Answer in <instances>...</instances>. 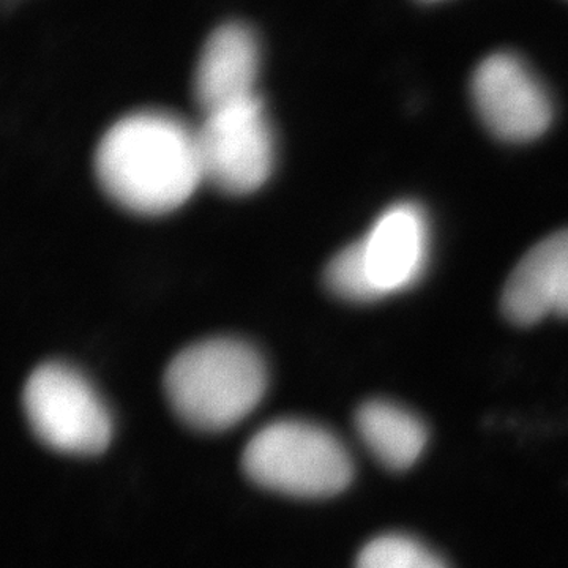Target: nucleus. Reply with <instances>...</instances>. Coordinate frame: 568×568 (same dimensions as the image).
Wrapping results in <instances>:
<instances>
[{"mask_svg":"<svg viewBox=\"0 0 568 568\" xmlns=\"http://www.w3.org/2000/svg\"><path fill=\"white\" fill-rule=\"evenodd\" d=\"M95 173L122 207L141 215L173 212L204 182L196 129L164 111L125 115L100 141Z\"/></svg>","mask_w":568,"mask_h":568,"instance_id":"obj_1","label":"nucleus"},{"mask_svg":"<svg viewBox=\"0 0 568 568\" xmlns=\"http://www.w3.org/2000/svg\"><path fill=\"white\" fill-rule=\"evenodd\" d=\"M267 388L261 354L242 339H204L181 351L164 375L168 402L197 432L233 428L260 405Z\"/></svg>","mask_w":568,"mask_h":568,"instance_id":"obj_2","label":"nucleus"},{"mask_svg":"<svg viewBox=\"0 0 568 568\" xmlns=\"http://www.w3.org/2000/svg\"><path fill=\"white\" fill-rule=\"evenodd\" d=\"M432 252V226L422 205L403 201L377 216L368 233L332 257L328 290L368 304L409 290L424 276Z\"/></svg>","mask_w":568,"mask_h":568,"instance_id":"obj_3","label":"nucleus"},{"mask_svg":"<svg viewBox=\"0 0 568 568\" xmlns=\"http://www.w3.org/2000/svg\"><path fill=\"white\" fill-rule=\"evenodd\" d=\"M242 466L260 487L304 499L338 495L354 476L345 444L323 426L304 420L264 426L245 447Z\"/></svg>","mask_w":568,"mask_h":568,"instance_id":"obj_4","label":"nucleus"},{"mask_svg":"<svg viewBox=\"0 0 568 568\" xmlns=\"http://www.w3.org/2000/svg\"><path fill=\"white\" fill-rule=\"evenodd\" d=\"M22 405L32 432L54 450L91 457L110 446V410L73 366L61 362L39 366L26 383Z\"/></svg>","mask_w":568,"mask_h":568,"instance_id":"obj_5","label":"nucleus"},{"mask_svg":"<svg viewBox=\"0 0 568 568\" xmlns=\"http://www.w3.org/2000/svg\"><path fill=\"white\" fill-rule=\"evenodd\" d=\"M194 129L205 182L230 194L264 185L274 168L275 144L260 97L205 112Z\"/></svg>","mask_w":568,"mask_h":568,"instance_id":"obj_6","label":"nucleus"},{"mask_svg":"<svg viewBox=\"0 0 568 568\" xmlns=\"http://www.w3.org/2000/svg\"><path fill=\"white\" fill-rule=\"evenodd\" d=\"M470 97L478 118L499 140L534 141L551 125L555 110L547 88L514 52H495L478 63Z\"/></svg>","mask_w":568,"mask_h":568,"instance_id":"obj_7","label":"nucleus"},{"mask_svg":"<svg viewBox=\"0 0 568 568\" xmlns=\"http://www.w3.org/2000/svg\"><path fill=\"white\" fill-rule=\"evenodd\" d=\"M500 305L518 325L568 316V227L526 253L508 276Z\"/></svg>","mask_w":568,"mask_h":568,"instance_id":"obj_8","label":"nucleus"},{"mask_svg":"<svg viewBox=\"0 0 568 568\" xmlns=\"http://www.w3.org/2000/svg\"><path fill=\"white\" fill-rule=\"evenodd\" d=\"M260 63V43L246 26L230 22L216 29L194 71V99L203 114L256 95Z\"/></svg>","mask_w":568,"mask_h":568,"instance_id":"obj_9","label":"nucleus"},{"mask_svg":"<svg viewBox=\"0 0 568 568\" xmlns=\"http://www.w3.org/2000/svg\"><path fill=\"white\" fill-rule=\"evenodd\" d=\"M354 424L373 457L390 470H406L416 465L428 444L424 422L387 399L364 403L355 413Z\"/></svg>","mask_w":568,"mask_h":568,"instance_id":"obj_10","label":"nucleus"},{"mask_svg":"<svg viewBox=\"0 0 568 568\" xmlns=\"http://www.w3.org/2000/svg\"><path fill=\"white\" fill-rule=\"evenodd\" d=\"M355 568H450L422 541L402 534H387L369 541Z\"/></svg>","mask_w":568,"mask_h":568,"instance_id":"obj_11","label":"nucleus"},{"mask_svg":"<svg viewBox=\"0 0 568 568\" xmlns=\"http://www.w3.org/2000/svg\"><path fill=\"white\" fill-rule=\"evenodd\" d=\"M420 2L433 3V2H440V0H420Z\"/></svg>","mask_w":568,"mask_h":568,"instance_id":"obj_12","label":"nucleus"}]
</instances>
